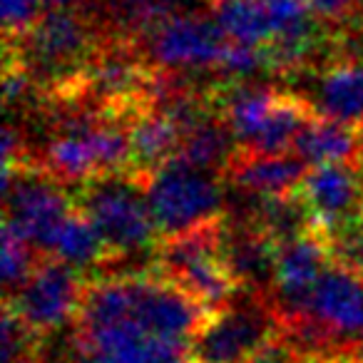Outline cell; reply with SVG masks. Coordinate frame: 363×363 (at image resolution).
Returning a JSON list of instances; mask_svg holds the SVG:
<instances>
[{"label":"cell","instance_id":"6da1fadb","mask_svg":"<svg viewBox=\"0 0 363 363\" xmlns=\"http://www.w3.org/2000/svg\"><path fill=\"white\" fill-rule=\"evenodd\" d=\"M209 311L157 272L87 284L75 341L97 363H192V343Z\"/></svg>","mask_w":363,"mask_h":363},{"label":"cell","instance_id":"7a4b0ae2","mask_svg":"<svg viewBox=\"0 0 363 363\" xmlns=\"http://www.w3.org/2000/svg\"><path fill=\"white\" fill-rule=\"evenodd\" d=\"M102 43L100 28L80 11H45L26 35L6 43V55L21 62L35 90L62 102L77 95Z\"/></svg>","mask_w":363,"mask_h":363},{"label":"cell","instance_id":"3957f363","mask_svg":"<svg viewBox=\"0 0 363 363\" xmlns=\"http://www.w3.org/2000/svg\"><path fill=\"white\" fill-rule=\"evenodd\" d=\"M65 105L72 110L52 125L33 167H40L60 184H85L97 177L130 172V122L77 100Z\"/></svg>","mask_w":363,"mask_h":363},{"label":"cell","instance_id":"277c9868","mask_svg":"<svg viewBox=\"0 0 363 363\" xmlns=\"http://www.w3.org/2000/svg\"><path fill=\"white\" fill-rule=\"evenodd\" d=\"M75 207L97 229L112 262L140 259L160 249L162 234L147 199L145 179L132 172H117L80 184Z\"/></svg>","mask_w":363,"mask_h":363},{"label":"cell","instance_id":"5b68a950","mask_svg":"<svg viewBox=\"0 0 363 363\" xmlns=\"http://www.w3.org/2000/svg\"><path fill=\"white\" fill-rule=\"evenodd\" d=\"M157 229L164 239L182 237L224 222V192L219 174L174 157L145 179Z\"/></svg>","mask_w":363,"mask_h":363},{"label":"cell","instance_id":"8992f818","mask_svg":"<svg viewBox=\"0 0 363 363\" xmlns=\"http://www.w3.org/2000/svg\"><path fill=\"white\" fill-rule=\"evenodd\" d=\"M284 333V318L272 298L239 291L204 318L192 343V363H247Z\"/></svg>","mask_w":363,"mask_h":363},{"label":"cell","instance_id":"52a82bcc","mask_svg":"<svg viewBox=\"0 0 363 363\" xmlns=\"http://www.w3.org/2000/svg\"><path fill=\"white\" fill-rule=\"evenodd\" d=\"M222 224L164 239L155 254V272L189 294L209 313L227 306L239 294L224 262Z\"/></svg>","mask_w":363,"mask_h":363},{"label":"cell","instance_id":"ba28073f","mask_svg":"<svg viewBox=\"0 0 363 363\" xmlns=\"http://www.w3.org/2000/svg\"><path fill=\"white\" fill-rule=\"evenodd\" d=\"M229 40L212 16L197 13H167L145 28L142 55L162 75L217 70L224 60Z\"/></svg>","mask_w":363,"mask_h":363},{"label":"cell","instance_id":"9c48e42d","mask_svg":"<svg viewBox=\"0 0 363 363\" xmlns=\"http://www.w3.org/2000/svg\"><path fill=\"white\" fill-rule=\"evenodd\" d=\"M6 192V227L21 234L35 252L48 254L60 224L75 212V197L60 187L40 167L26 164L11 177H3Z\"/></svg>","mask_w":363,"mask_h":363},{"label":"cell","instance_id":"30bf717a","mask_svg":"<svg viewBox=\"0 0 363 363\" xmlns=\"http://www.w3.org/2000/svg\"><path fill=\"white\" fill-rule=\"evenodd\" d=\"M82 296L85 286L80 272L48 257L38 264L33 277L16 294L6 296V303L38 336L45 338L75 321Z\"/></svg>","mask_w":363,"mask_h":363},{"label":"cell","instance_id":"8fae6325","mask_svg":"<svg viewBox=\"0 0 363 363\" xmlns=\"http://www.w3.org/2000/svg\"><path fill=\"white\" fill-rule=\"evenodd\" d=\"M296 197L306 207L311 232L323 239L336 237L363 214L361 164H323L306 172Z\"/></svg>","mask_w":363,"mask_h":363},{"label":"cell","instance_id":"7c38bea8","mask_svg":"<svg viewBox=\"0 0 363 363\" xmlns=\"http://www.w3.org/2000/svg\"><path fill=\"white\" fill-rule=\"evenodd\" d=\"M331 262V247L316 232H306L303 237H296L279 247L272 301L277 311L281 313L284 328L289 321L303 313L318 279Z\"/></svg>","mask_w":363,"mask_h":363},{"label":"cell","instance_id":"4fadbf2b","mask_svg":"<svg viewBox=\"0 0 363 363\" xmlns=\"http://www.w3.org/2000/svg\"><path fill=\"white\" fill-rule=\"evenodd\" d=\"M222 249L224 262H227V269L239 291L262 294V296L272 298L279 244L252 224L224 219Z\"/></svg>","mask_w":363,"mask_h":363},{"label":"cell","instance_id":"5bb4252c","mask_svg":"<svg viewBox=\"0 0 363 363\" xmlns=\"http://www.w3.org/2000/svg\"><path fill=\"white\" fill-rule=\"evenodd\" d=\"M303 97L318 117L363 132V60L338 57L323 62Z\"/></svg>","mask_w":363,"mask_h":363},{"label":"cell","instance_id":"9a60e30c","mask_svg":"<svg viewBox=\"0 0 363 363\" xmlns=\"http://www.w3.org/2000/svg\"><path fill=\"white\" fill-rule=\"evenodd\" d=\"M306 167V162L294 152L254 155V152L239 150L224 179H229L242 192L257 194V197H286V194H296V189L301 187L308 172Z\"/></svg>","mask_w":363,"mask_h":363},{"label":"cell","instance_id":"2e32d148","mask_svg":"<svg viewBox=\"0 0 363 363\" xmlns=\"http://www.w3.org/2000/svg\"><path fill=\"white\" fill-rule=\"evenodd\" d=\"M130 172L142 179L164 167L182 150V132L167 112L150 105L130 120Z\"/></svg>","mask_w":363,"mask_h":363},{"label":"cell","instance_id":"e0dca14e","mask_svg":"<svg viewBox=\"0 0 363 363\" xmlns=\"http://www.w3.org/2000/svg\"><path fill=\"white\" fill-rule=\"evenodd\" d=\"M294 155L306 164H363V132L328 117H311L294 145Z\"/></svg>","mask_w":363,"mask_h":363},{"label":"cell","instance_id":"ac0fdd59","mask_svg":"<svg viewBox=\"0 0 363 363\" xmlns=\"http://www.w3.org/2000/svg\"><path fill=\"white\" fill-rule=\"evenodd\" d=\"M239 142L232 135L229 125L217 110L209 112L204 120H199L194 127H189L182 135L179 157L199 169L214 172V174H227L232 160L239 155Z\"/></svg>","mask_w":363,"mask_h":363},{"label":"cell","instance_id":"d6986e66","mask_svg":"<svg viewBox=\"0 0 363 363\" xmlns=\"http://www.w3.org/2000/svg\"><path fill=\"white\" fill-rule=\"evenodd\" d=\"M48 257L67 264L75 272L100 269L105 264H112V257L107 252L102 237L80 209H75L60 224V229H57L50 242V249H48Z\"/></svg>","mask_w":363,"mask_h":363},{"label":"cell","instance_id":"ffe728a7","mask_svg":"<svg viewBox=\"0 0 363 363\" xmlns=\"http://www.w3.org/2000/svg\"><path fill=\"white\" fill-rule=\"evenodd\" d=\"M209 16L229 43L252 48L272 43V21L264 0H209Z\"/></svg>","mask_w":363,"mask_h":363},{"label":"cell","instance_id":"44dd1931","mask_svg":"<svg viewBox=\"0 0 363 363\" xmlns=\"http://www.w3.org/2000/svg\"><path fill=\"white\" fill-rule=\"evenodd\" d=\"M0 341L3 363H38V358L43 356V336H38L8 303L3 306Z\"/></svg>","mask_w":363,"mask_h":363},{"label":"cell","instance_id":"7402d4cb","mask_svg":"<svg viewBox=\"0 0 363 363\" xmlns=\"http://www.w3.org/2000/svg\"><path fill=\"white\" fill-rule=\"evenodd\" d=\"M35 249L28 244L21 234L3 224V284H6V296L16 294L28 279L33 277L35 267Z\"/></svg>","mask_w":363,"mask_h":363},{"label":"cell","instance_id":"603a6c76","mask_svg":"<svg viewBox=\"0 0 363 363\" xmlns=\"http://www.w3.org/2000/svg\"><path fill=\"white\" fill-rule=\"evenodd\" d=\"M3 6V30L6 43H16L33 28V23L43 16L40 8H45L43 0H0Z\"/></svg>","mask_w":363,"mask_h":363},{"label":"cell","instance_id":"cb8c5ba5","mask_svg":"<svg viewBox=\"0 0 363 363\" xmlns=\"http://www.w3.org/2000/svg\"><path fill=\"white\" fill-rule=\"evenodd\" d=\"M107 8L115 13L117 23H132V30L147 28L157 18L167 16L164 0H107Z\"/></svg>","mask_w":363,"mask_h":363},{"label":"cell","instance_id":"d4e9b609","mask_svg":"<svg viewBox=\"0 0 363 363\" xmlns=\"http://www.w3.org/2000/svg\"><path fill=\"white\" fill-rule=\"evenodd\" d=\"M311 11L321 18L323 23H346L348 18H353L356 6H361V0H306Z\"/></svg>","mask_w":363,"mask_h":363},{"label":"cell","instance_id":"484cf974","mask_svg":"<svg viewBox=\"0 0 363 363\" xmlns=\"http://www.w3.org/2000/svg\"><path fill=\"white\" fill-rule=\"evenodd\" d=\"M247 363H306V358L298 353V348L284 333L281 338H277L274 343H269L264 351H259L252 361Z\"/></svg>","mask_w":363,"mask_h":363},{"label":"cell","instance_id":"4316f807","mask_svg":"<svg viewBox=\"0 0 363 363\" xmlns=\"http://www.w3.org/2000/svg\"><path fill=\"white\" fill-rule=\"evenodd\" d=\"M45 11H80L90 0H43Z\"/></svg>","mask_w":363,"mask_h":363},{"label":"cell","instance_id":"83f0119b","mask_svg":"<svg viewBox=\"0 0 363 363\" xmlns=\"http://www.w3.org/2000/svg\"><path fill=\"white\" fill-rule=\"evenodd\" d=\"M38 363H65V351L55 353V356H45V353H43V356L38 358Z\"/></svg>","mask_w":363,"mask_h":363},{"label":"cell","instance_id":"f1b7e54d","mask_svg":"<svg viewBox=\"0 0 363 363\" xmlns=\"http://www.w3.org/2000/svg\"><path fill=\"white\" fill-rule=\"evenodd\" d=\"M306 363H331V361H323V358H306Z\"/></svg>","mask_w":363,"mask_h":363},{"label":"cell","instance_id":"f546056e","mask_svg":"<svg viewBox=\"0 0 363 363\" xmlns=\"http://www.w3.org/2000/svg\"><path fill=\"white\" fill-rule=\"evenodd\" d=\"M358 8H361V16H363V0H361V6H358Z\"/></svg>","mask_w":363,"mask_h":363},{"label":"cell","instance_id":"4dcf8cb0","mask_svg":"<svg viewBox=\"0 0 363 363\" xmlns=\"http://www.w3.org/2000/svg\"><path fill=\"white\" fill-rule=\"evenodd\" d=\"M361 167H363V164H361Z\"/></svg>","mask_w":363,"mask_h":363}]
</instances>
